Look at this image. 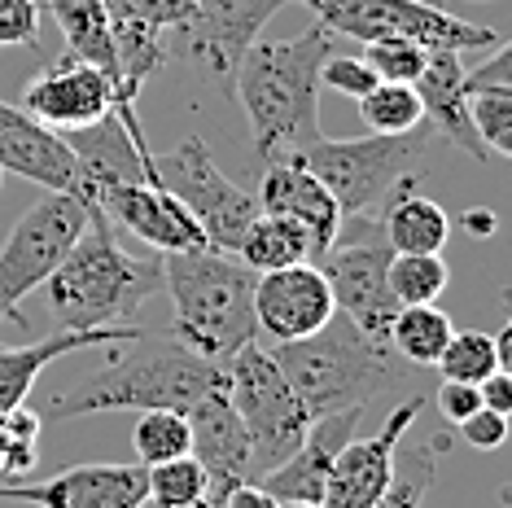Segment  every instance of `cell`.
<instances>
[{
  "mask_svg": "<svg viewBox=\"0 0 512 508\" xmlns=\"http://www.w3.org/2000/svg\"><path fill=\"white\" fill-rule=\"evenodd\" d=\"M337 49L329 27H307L289 40H254L232 71L228 92L250 119V141L263 163L298 158L320 141V62Z\"/></svg>",
  "mask_w": 512,
  "mask_h": 508,
  "instance_id": "1",
  "label": "cell"
},
{
  "mask_svg": "<svg viewBox=\"0 0 512 508\" xmlns=\"http://www.w3.org/2000/svg\"><path fill=\"white\" fill-rule=\"evenodd\" d=\"M267 351L281 364V373L289 377V386H294L311 421L342 408H368L372 399L390 395V390L412 395V390H421L425 373V368L403 364L390 351V342L368 338L342 311H333L329 325L316 329L311 338L272 342Z\"/></svg>",
  "mask_w": 512,
  "mask_h": 508,
  "instance_id": "2",
  "label": "cell"
},
{
  "mask_svg": "<svg viewBox=\"0 0 512 508\" xmlns=\"http://www.w3.org/2000/svg\"><path fill=\"white\" fill-rule=\"evenodd\" d=\"M127 351L106 368L75 381L71 390L53 395L49 412L57 421L75 417H97V412H149V408H171V412H193L211 390L224 386V364L197 355L184 346L176 333L171 338H141L123 342Z\"/></svg>",
  "mask_w": 512,
  "mask_h": 508,
  "instance_id": "3",
  "label": "cell"
},
{
  "mask_svg": "<svg viewBox=\"0 0 512 508\" xmlns=\"http://www.w3.org/2000/svg\"><path fill=\"white\" fill-rule=\"evenodd\" d=\"M57 329L132 325V316L162 290V259L123 250L114 224L92 206L79 241L44 281Z\"/></svg>",
  "mask_w": 512,
  "mask_h": 508,
  "instance_id": "4",
  "label": "cell"
},
{
  "mask_svg": "<svg viewBox=\"0 0 512 508\" xmlns=\"http://www.w3.org/2000/svg\"><path fill=\"white\" fill-rule=\"evenodd\" d=\"M254 281L259 272L246 268L237 254L211 246L162 254V290L176 316L171 333L206 360L228 364L246 342H259Z\"/></svg>",
  "mask_w": 512,
  "mask_h": 508,
  "instance_id": "5",
  "label": "cell"
},
{
  "mask_svg": "<svg viewBox=\"0 0 512 508\" xmlns=\"http://www.w3.org/2000/svg\"><path fill=\"white\" fill-rule=\"evenodd\" d=\"M434 127L421 123L403 136H351V141H311L298 154V163L316 176L324 189L333 193L342 219L351 215H381V206L394 198V189H403L407 176L421 167L429 154Z\"/></svg>",
  "mask_w": 512,
  "mask_h": 508,
  "instance_id": "6",
  "label": "cell"
},
{
  "mask_svg": "<svg viewBox=\"0 0 512 508\" xmlns=\"http://www.w3.org/2000/svg\"><path fill=\"white\" fill-rule=\"evenodd\" d=\"M224 377L228 399L250 438V482H259L263 473H272L298 452L311 430V417L263 342L241 346L224 364Z\"/></svg>",
  "mask_w": 512,
  "mask_h": 508,
  "instance_id": "7",
  "label": "cell"
},
{
  "mask_svg": "<svg viewBox=\"0 0 512 508\" xmlns=\"http://www.w3.org/2000/svg\"><path fill=\"white\" fill-rule=\"evenodd\" d=\"M149 184H162L197 219L206 246L224 250V254H237L246 228L259 215L254 189H241L232 176H224V167L215 163V154L197 136L180 141L167 154H154V180Z\"/></svg>",
  "mask_w": 512,
  "mask_h": 508,
  "instance_id": "8",
  "label": "cell"
},
{
  "mask_svg": "<svg viewBox=\"0 0 512 508\" xmlns=\"http://www.w3.org/2000/svg\"><path fill=\"white\" fill-rule=\"evenodd\" d=\"M320 27L346 40H416L425 49H495L499 36L482 22L456 18L434 0H298Z\"/></svg>",
  "mask_w": 512,
  "mask_h": 508,
  "instance_id": "9",
  "label": "cell"
},
{
  "mask_svg": "<svg viewBox=\"0 0 512 508\" xmlns=\"http://www.w3.org/2000/svg\"><path fill=\"white\" fill-rule=\"evenodd\" d=\"M390 246L381 233V215H351L342 219V233L333 237V246L316 259V268L324 272L333 290V307L342 311L351 325H359L368 338H381L399 316V303L390 294L386 268H390Z\"/></svg>",
  "mask_w": 512,
  "mask_h": 508,
  "instance_id": "10",
  "label": "cell"
},
{
  "mask_svg": "<svg viewBox=\"0 0 512 508\" xmlns=\"http://www.w3.org/2000/svg\"><path fill=\"white\" fill-rule=\"evenodd\" d=\"M88 211L92 202L75 198V193H44L36 206L22 211L14 233L0 246V316H18L22 298L49 281L66 250L84 233Z\"/></svg>",
  "mask_w": 512,
  "mask_h": 508,
  "instance_id": "11",
  "label": "cell"
},
{
  "mask_svg": "<svg viewBox=\"0 0 512 508\" xmlns=\"http://www.w3.org/2000/svg\"><path fill=\"white\" fill-rule=\"evenodd\" d=\"M289 0H197L189 18L162 31L167 40V57H184V62L202 66L219 84H232L241 53L263 36L272 14Z\"/></svg>",
  "mask_w": 512,
  "mask_h": 508,
  "instance_id": "12",
  "label": "cell"
},
{
  "mask_svg": "<svg viewBox=\"0 0 512 508\" xmlns=\"http://www.w3.org/2000/svg\"><path fill=\"white\" fill-rule=\"evenodd\" d=\"M421 408H425V390L403 395V403L390 412L377 434H355L351 443L333 456L320 508H372L377 504L390 482V469H394V447H399V438L416 425Z\"/></svg>",
  "mask_w": 512,
  "mask_h": 508,
  "instance_id": "13",
  "label": "cell"
},
{
  "mask_svg": "<svg viewBox=\"0 0 512 508\" xmlns=\"http://www.w3.org/2000/svg\"><path fill=\"white\" fill-rule=\"evenodd\" d=\"M333 290L316 263H294V268L259 272L254 281V320H259V342H298L311 338L333 320Z\"/></svg>",
  "mask_w": 512,
  "mask_h": 508,
  "instance_id": "14",
  "label": "cell"
},
{
  "mask_svg": "<svg viewBox=\"0 0 512 508\" xmlns=\"http://www.w3.org/2000/svg\"><path fill=\"white\" fill-rule=\"evenodd\" d=\"M92 206H97L114 228H127V233L141 237L145 246H154L158 254L202 250L206 246L197 219L184 211L162 184H149V180L101 184V189L92 193Z\"/></svg>",
  "mask_w": 512,
  "mask_h": 508,
  "instance_id": "15",
  "label": "cell"
},
{
  "mask_svg": "<svg viewBox=\"0 0 512 508\" xmlns=\"http://www.w3.org/2000/svg\"><path fill=\"white\" fill-rule=\"evenodd\" d=\"M228 381V377H224ZM189 417V452L206 473V500L224 508V500L241 482H250V438L237 408L228 399V386L211 390Z\"/></svg>",
  "mask_w": 512,
  "mask_h": 508,
  "instance_id": "16",
  "label": "cell"
},
{
  "mask_svg": "<svg viewBox=\"0 0 512 508\" xmlns=\"http://www.w3.org/2000/svg\"><path fill=\"white\" fill-rule=\"evenodd\" d=\"M0 500L40 508H136L149 500L145 465H71L44 482H5Z\"/></svg>",
  "mask_w": 512,
  "mask_h": 508,
  "instance_id": "17",
  "label": "cell"
},
{
  "mask_svg": "<svg viewBox=\"0 0 512 508\" xmlns=\"http://www.w3.org/2000/svg\"><path fill=\"white\" fill-rule=\"evenodd\" d=\"M119 106L114 97V84L97 66L79 62V57H62L49 71H40L22 92V110L31 119H40L53 132H75V127H88Z\"/></svg>",
  "mask_w": 512,
  "mask_h": 508,
  "instance_id": "18",
  "label": "cell"
},
{
  "mask_svg": "<svg viewBox=\"0 0 512 508\" xmlns=\"http://www.w3.org/2000/svg\"><path fill=\"white\" fill-rule=\"evenodd\" d=\"M0 171H14L49 193L84 198V176H79L75 149L66 145V136L9 101H0Z\"/></svg>",
  "mask_w": 512,
  "mask_h": 508,
  "instance_id": "19",
  "label": "cell"
},
{
  "mask_svg": "<svg viewBox=\"0 0 512 508\" xmlns=\"http://www.w3.org/2000/svg\"><path fill=\"white\" fill-rule=\"evenodd\" d=\"M254 198H259V211L294 219L302 233L311 237L316 259L333 246V237L342 233V211H337L333 193L324 189L298 158L263 163V180H259V189H254Z\"/></svg>",
  "mask_w": 512,
  "mask_h": 508,
  "instance_id": "20",
  "label": "cell"
},
{
  "mask_svg": "<svg viewBox=\"0 0 512 508\" xmlns=\"http://www.w3.org/2000/svg\"><path fill=\"white\" fill-rule=\"evenodd\" d=\"M464 57L460 49H429L421 75H416V97H421V110H425V123L434 127V136H442L447 145H456L460 154L486 163L491 149L482 145L477 127L469 119V88H464Z\"/></svg>",
  "mask_w": 512,
  "mask_h": 508,
  "instance_id": "21",
  "label": "cell"
},
{
  "mask_svg": "<svg viewBox=\"0 0 512 508\" xmlns=\"http://www.w3.org/2000/svg\"><path fill=\"white\" fill-rule=\"evenodd\" d=\"M145 329L136 325H106V329H57L44 333L36 342H22V346H0V417L14 412L27 403L36 377L62 355L88 351V346H123L132 338H141Z\"/></svg>",
  "mask_w": 512,
  "mask_h": 508,
  "instance_id": "22",
  "label": "cell"
},
{
  "mask_svg": "<svg viewBox=\"0 0 512 508\" xmlns=\"http://www.w3.org/2000/svg\"><path fill=\"white\" fill-rule=\"evenodd\" d=\"M49 14L57 18V31H62L66 49L79 62L97 66L101 75L114 84V97H119L123 110H136V101H127L123 92V75H119V57H114V36H110V14L106 0H49Z\"/></svg>",
  "mask_w": 512,
  "mask_h": 508,
  "instance_id": "23",
  "label": "cell"
},
{
  "mask_svg": "<svg viewBox=\"0 0 512 508\" xmlns=\"http://www.w3.org/2000/svg\"><path fill=\"white\" fill-rule=\"evenodd\" d=\"M381 233L394 254H442L451 241V215L425 193H394L381 206Z\"/></svg>",
  "mask_w": 512,
  "mask_h": 508,
  "instance_id": "24",
  "label": "cell"
},
{
  "mask_svg": "<svg viewBox=\"0 0 512 508\" xmlns=\"http://www.w3.org/2000/svg\"><path fill=\"white\" fill-rule=\"evenodd\" d=\"M237 259L254 272H276V268H294V263H316V250H311V237L294 219L259 211L254 224L246 228V237H241Z\"/></svg>",
  "mask_w": 512,
  "mask_h": 508,
  "instance_id": "25",
  "label": "cell"
},
{
  "mask_svg": "<svg viewBox=\"0 0 512 508\" xmlns=\"http://www.w3.org/2000/svg\"><path fill=\"white\" fill-rule=\"evenodd\" d=\"M442 456H447V438H416V443H403L399 438L390 482L372 508H425Z\"/></svg>",
  "mask_w": 512,
  "mask_h": 508,
  "instance_id": "26",
  "label": "cell"
},
{
  "mask_svg": "<svg viewBox=\"0 0 512 508\" xmlns=\"http://www.w3.org/2000/svg\"><path fill=\"white\" fill-rule=\"evenodd\" d=\"M451 333H456V325H451L447 311H442L438 303H421V307H399V316H394L386 342H390V351L399 355L403 364L434 368Z\"/></svg>",
  "mask_w": 512,
  "mask_h": 508,
  "instance_id": "27",
  "label": "cell"
},
{
  "mask_svg": "<svg viewBox=\"0 0 512 508\" xmlns=\"http://www.w3.org/2000/svg\"><path fill=\"white\" fill-rule=\"evenodd\" d=\"M386 281L399 307H421V303H438L442 298V290L451 281V268L442 254H390Z\"/></svg>",
  "mask_w": 512,
  "mask_h": 508,
  "instance_id": "28",
  "label": "cell"
},
{
  "mask_svg": "<svg viewBox=\"0 0 512 508\" xmlns=\"http://www.w3.org/2000/svg\"><path fill=\"white\" fill-rule=\"evenodd\" d=\"M355 106H359V119L368 123V132H377V136H403L425 123L421 97H416L412 84H381L377 79Z\"/></svg>",
  "mask_w": 512,
  "mask_h": 508,
  "instance_id": "29",
  "label": "cell"
},
{
  "mask_svg": "<svg viewBox=\"0 0 512 508\" xmlns=\"http://www.w3.org/2000/svg\"><path fill=\"white\" fill-rule=\"evenodd\" d=\"M132 447H136V465H162V460L189 456V417L171 408H149L141 412L132 430Z\"/></svg>",
  "mask_w": 512,
  "mask_h": 508,
  "instance_id": "30",
  "label": "cell"
},
{
  "mask_svg": "<svg viewBox=\"0 0 512 508\" xmlns=\"http://www.w3.org/2000/svg\"><path fill=\"white\" fill-rule=\"evenodd\" d=\"M434 368H438V377H447V381H469V386L486 381L499 368L495 333H486V329H456L447 338V346H442V355H438Z\"/></svg>",
  "mask_w": 512,
  "mask_h": 508,
  "instance_id": "31",
  "label": "cell"
},
{
  "mask_svg": "<svg viewBox=\"0 0 512 508\" xmlns=\"http://www.w3.org/2000/svg\"><path fill=\"white\" fill-rule=\"evenodd\" d=\"M145 487H149V500L162 504V508H189V504L206 500V473L189 452V456H176V460H162V465H149Z\"/></svg>",
  "mask_w": 512,
  "mask_h": 508,
  "instance_id": "32",
  "label": "cell"
},
{
  "mask_svg": "<svg viewBox=\"0 0 512 508\" xmlns=\"http://www.w3.org/2000/svg\"><path fill=\"white\" fill-rule=\"evenodd\" d=\"M40 434H44V421L27 403L0 417V473H5V478H27V473L36 469Z\"/></svg>",
  "mask_w": 512,
  "mask_h": 508,
  "instance_id": "33",
  "label": "cell"
},
{
  "mask_svg": "<svg viewBox=\"0 0 512 508\" xmlns=\"http://www.w3.org/2000/svg\"><path fill=\"white\" fill-rule=\"evenodd\" d=\"M469 119L491 154H512V88L508 84L469 88Z\"/></svg>",
  "mask_w": 512,
  "mask_h": 508,
  "instance_id": "34",
  "label": "cell"
},
{
  "mask_svg": "<svg viewBox=\"0 0 512 508\" xmlns=\"http://www.w3.org/2000/svg\"><path fill=\"white\" fill-rule=\"evenodd\" d=\"M429 49L416 40H368L364 44V62L372 66V75L381 79V84H416V75H421Z\"/></svg>",
  "mask_w": 512,
  "mask_h": 508,
  "instance_id": "35",
  "label": "cell"
},
{
  "mask_svg": "<svg viewBox=\"0 0 512 508\" xmlns=\"http://www.w3.org/2000/svg\"><path fill=\"white\" fill-rule=\"evenodd\" d=\"M372 84H377V75H372V66L364 62V53L355 57V53L333 49V53L320 62V88H333L337 97H351V101H359Z\"/></svg>",
  "mask_w": 512,
  "mask_h": 508,
  "instance_id": "36",
  "label": "cell"
},
{
  "mask_svg": "<svg viewBox=\"0 0 512 508\" xmlns=\"http://www.w3.org/2000/svg\"><path fill=\"white\" fill-rule=\"evenodd\" d=\"M197 0H106V14H123V18H136L154 31H171L176 22L189 18V9Z\"/></svg>",
  "mask_w": 512,
  "mask_h": 508,
  "instance_id": "37",
  "label": "cell"
},
{
  "mask_svg": "<svg viewBox=\"0 0 512 508\" xmlns=\"http://www.w3.org/2000/svg\"><path fill=\"white\" fill-rule=\"evenodd\" d=\"M40 14L36 0H0V49H22L40 40Z\"/></svg>",
  "mask_w": 512,
  "mask_h": 508,
  "instance_id": "38",
  "label": "cell"
},
{
  "mask_svg": "<svg viewBox=\"0 0 512 508\" xmlns=\"http://www.w3.org/2000/svg\"><path fill=\"white\" fill-rule=\"evenodd\" d=\"M460 438L469 447H477V452H495V447H504V438H508V417L504 412H491V408H477L473 417H464L460 425Z\"/></svg>",
  "mask_w": 512,
  "mask_h": 508,
  "instance_id": "39",
  "label": "cell"
},
{
  "mask_svg": "<svg viewBox=\"0 0 512 508\" xmlns=\"http://www.w3.org/2000/svg\"><path fill=\"white\" fill-rule=\"evenodd\" d=\"M434 403H438L442 421L460 425L464 417H473V412L482 408V395H477V386H469V381H447V377H442L434 386Z\"/></svg>",
  "mask_w": 512,
  "mask_h": 508,
  "instance_id": "40",
  "label": "cell"
},
{
  "mask_svg": "<svg viewBox=\"0 0 512 508\" xmlns=\"http://www.w3.org/2000/svg\"><path fill=\"white\" fill-rule=\"evenodd\" d=\"M477 395H482V408H491V412H512V373L508 368H495L486 381H477Z\"/></svg>",
  "mask_w": 512,
  "mask_h": 508,
  "instance_id": "41",
  "label": "cell"
},
{
  "mask_svg": "<svg viewBox=\"0 0 512 508\" xmlns=\"http://www.w3.org/2000/svg\"><path fill=\"white\" fill-rule=\"evenodd\" d=\"M224 508H276V495H267L259 482H241V487L224 500Z\"/></svg>",
  "mask_w": 512,
  "mask_h": 508,
  "instance_id": "42",
  "label": "cell"
},
{
  "mask_svg": "<svg viewBox=\"0 0 512 508\" xmlns=\"http://www.w3.org/2000/svg\"><path fill=\"white\" fill-rule=\"evenodd\" d=\"M464 224H469V233H482V237L495 233V215L491 211H469L464 215Z\"/></svg>",
  "mask_w": 512,
  "mask_h": 508,
  "instance_id": "43",
  "label": "cell"
},
{
  "mask_svg": "<svg viewBox=\"0 0 512 508\" xmlns=\"http://www.w3.org/2000/svg\"><path fill=\"white\" fill-rule=\"evenodd\" d=\"M276 508H320V504H298V500H276Z\"/></svg>",
  "mask_w": 512,
  "mask_h": 508,
  "instance_id": "44",
  "label": "cell"
},
{
  "mask_svg": "<svg viewBox=\"0 0 512 508\" xmlns=\"http://www.w3.org/2000/svg\"><path fill=\"white\" fill-rule=\"evenodd\" d=\"M136 508H162V504H154V500H145V504H136ZM189 508H215V504H206V500H202V504H189Z\"/></svg>",
  "mask_w": 512,
  "mask_h": 508,
  "instance_id": "45",
  "label": "cell"
},
{
  "mask_svg": "<svg viewBox=\"0 0 512 508\" xmlns=\"http://www.w3.org/2000/svg\"><path fill=\"white\" fill-rule=\"evenodd\" d=\"M0 180H5V171H0Z\"/></svg>",
  "mask_w": 512,
  "mask_h": 508,
  "instance_id": "46",
  "label": "cell"
},
{
  "mask_svg": "<svg viewBox=\"0 0 512 508\" xmlns=\"http://www.w3.org/2000/svg\"><path fill=\"white\" fill-rule=\"evenodd\" d=\"M477 5H486V0H477Z\"/></svg>",
  "mask_w": 512,
  "mask_h": 508,
  "instance_id": "47",
  "label": "cell"
}]
</instances>
